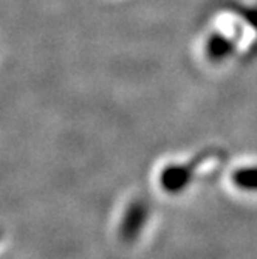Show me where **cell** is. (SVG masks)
<instances>
[{
  "mask_svg": "<svg viewBox=\"0 0 257 259\" xmlns=\"http://www.w3.org/2000/svg\"><path fill=\"white\" fill-rule=\"evenodd\" d=\"M229 179L237 191L257 194V164H242L231 172Z\"/></svg>",
  "mask_w": 257,
  "mask_h": 259,
  "instance_id": "3957f363",
  "label": "cell"
},
{
  "mask_svg": "<svg viewBox=\"0 0 257 259\" xmlns=\"http://www.w3.org/2000/svg\"><path fill=\"white\" fill-rule=\"evenodd\" d=\"M194 180L192 164L186 163H168L163 166L158 176V185L163 191L171 196H178L191 186Z\"/></svg>",
  "mask_w": 257,
  "mask_h": 259,
  "instance_id": "7a4b0ae2",
  "label": "cell"
},
{
  "mask_svg": "<svg viewBox=\"0 0 257 259\" xmlns=\"http://www.w3.org/2000/svg\"><path fill=\"white\" fill-rule=\"evenodd\" d=\"M150 208L143 199H133L127 203L118 225V236L126 244H135L149 224Z\"/></svg>",
  "mask_w": 257,
  "mask_h": 259,
  "instance_id": "6da1fadb",
  "label": "cell"
}]
</instances>
